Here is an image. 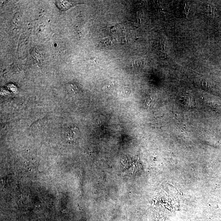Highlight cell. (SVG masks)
<instances>
[{
    "label": "cell",
    "instance_id": "obj_2",
    "mask_svg": "<svg viewBox=\"0 0 221 221\" xmlns=\"http://www.w3.org/2000/svg\"><path fill=\"white\" fill-rule=\"evenodd\" d=\"M79 134V129L76 127H71L67 132V137L70 140H74L78 138Z\"/></svg>",
    "mask_w": 221,
    "mask_h": 221
},
{
    "label": "cell",
    "instance_id": "obj_3",
    "mask_svg": "<svg viewBox=\"0 0 221 221\" xmlns=\"http://www.w3.org/2000/svg\"><path fill=\"white\" fill-rule=\"evenodd\" d=\"M215 11L214 9L213 8L209 6L208 8V15L210 16H214L215 15Z\"/></svg>",
    "mask_w": 221,
    "mask_h": 221
},
{
    "label": "cell",
    "instance_id": "obj_4",
    "mask_svg": "<svg viewBox=\"0 0 221 221\" xmlns=\"http://www.w3.org/2000/svg\"><path fill=\"white\" fill-rule=\"evenodd\" d=\"M190 7L189 6V5H188V3H187V4L185 5V14H186V15H187V14H188V13H189V10H190Z\"/></svg>",
    "mask_w": 221,
    "mask_h": 221
},
{
    "label": "cell",
    "instance_id": "obj_1",
    "mask_svg": "<svg viewBox=\"0 0 221 221\" xmlns=\"http://www.w3.org/2000/svg\"><path fill=\"white\" fill-rule=\"evenodd\" d=\"M56 3L58 8L62 10H66L76 4V3L74 1H57Z\"/></svg>",
    "mask_w": 221,
    "mask_h": 221
}]
</instances>
